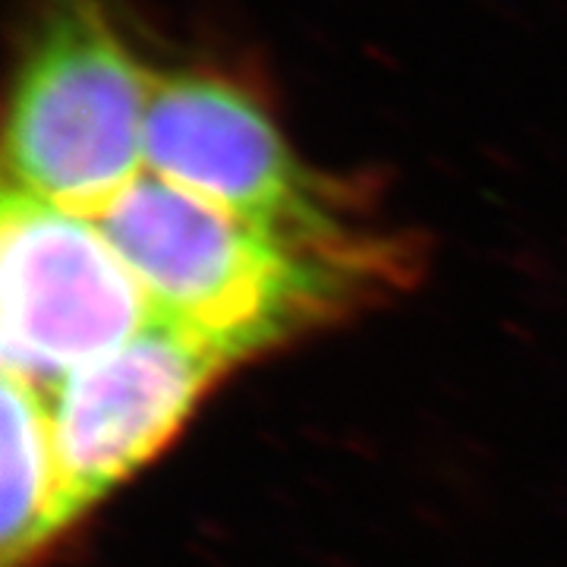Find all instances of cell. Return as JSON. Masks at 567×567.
Returning a JSON list of instances; mask_svg holds the SVG:
<instances>
[{"label":"cell","instance_id":"cell-1","mask_svg":"<svg viewBox=\"0 0 567 567\" xmlns=\"http://www.w3.org/2000/svg\"><path fill=\"white\" fill-rule=\"evenodd\" d=\"M99 227L140 278L155 316L199 334L230 363L388 290L155 174H142Z\"/></svg>","mask_w":567,"mask_h":567},{"label":"cell","instance_id":"cell-2","mask_svg":"<svg viewBox=\"0 0 567 567\" xmlns=\"http://www.w3.org/2000/svg\"><path fill=\"white\" fill-rule=\"evenodd\" d=\"M155 82L95 0H48L10 95V186L99 221L142 177Z\"/></svg>","mask_w":567,"mask_h":567},{"label":"cell","instance_id":"cell-3","mask_svg":"<svg viewBox=\"0 0 567 567\" xmlns=\"http://www.w3.org/2000/svg\"><path fill=\"white\" fill-rule=\"evenodd\" d=\"M145 167L290 246L401 287L398 240L350 230L338 196L306 171L271 114L246 89L208 73L158 76L145 121Z\"/></svg>","mask_w":567,"mask_h":567},{"label":"cell","instance_id":"cell-4","mask_svg":"<svg viewBox=\"0 0 567 567\" xmlns=\"http://www.w3.org/2000/svg\"><path fill=\"white\" fill-rule=\"evenodd\" d=\"M3 372L44 398L155 319L99 221L7 186L0 208Z\"/></svg>","mask_w":567,"mask_h":567},{"label":"cell","instance_id":"cell-5","mask_svg":"<svg viewBox=\"0 0 567 567\" xmlns=\"http://www.w3.org/2000/svg\"><path fill=\"white\" fill-rule=\"evenodd\" d=\"M230 360L155 316L130 341L48 394L70 520L162 454Z\"/></svg>","mask_w":567,"mask_h":567},{"label":"cell","instance_id":"cell-6","mask_svg":"<svg viewBox=\"0 0 567 567\" xmlns=\"http://www.w3.org/2000/svg\"><path fill=\"white\" fill-rule=\"evenodd\" d=\"M3 567L29 561L70 524L48 398L3 372Z\"/></svg>","mask_w":567,"mask_h":567}]
</instances>
